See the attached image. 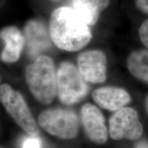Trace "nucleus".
Returning a JSON list of instances; mask_svg holds the SVG:
<instances>
[{
  "mask_svg": "<svg viewBox=\"0 0 148 148\" xmlns=\"http://www.w3.org/2000/svg\"><path fill=\"white\" fill-rule=\"evenodd\" d=\"M89 27L72 7L62 6L51 12L49 32L52 42L57 47L64 51H76L91 40Z\"/></svg>",
  "mask_w": 148,
  "mask_h": 148,
  "instance_id": "nucleus-1",
  "label": "nucleus"
},
{
  "mask_svg": "<svg viewBox=\"0 0 148 148\" xmlns=\"http://www.w3.org/2000/svg\"><path fill=\"white\" fill-rule=\"evenodd\" d=\"M25 80L37 101L47 105L56 95V71L50 57L40 55L25 68Z\"/></svg>",
  "mask_w": 148,
  "mask_h": 148,
  "instance_id": "nucleus-2",
  "label": "nucleus"
},
{
  "mask_svg": "<svg viewBox=\"0 0 148 148\" xmlns=\"http://www.w3.org/2000/svg\"><path fill=\"white\" fill-rule=\"evenodd\" d=\"M87 83L77 66L68 61L60 64L56 71V95L63 104L71 106L86 97Z\"/></svg>",
  "mask_w": 148,
  "mask_h": 148,
  "instance_id": "nucleus-3",
  "label": "nucleus"
},
{
  "mask_svg": "<svg viewBox=\"0 0 148 148\" xmlns=\"http://www.w3.org/2000/svg\"><path fill=\"white\" fill-rule=\"evenodd\" d=\"M0 99L7 112L28 136L38 137L39 130L32 112L19 92L8 84L0 86Z\"/></svg>",
  "mask_w": 148,
  "mask_h": 148,
  "instance_id": "nucleus-4",
  "label": "nucleus"
},
{
  "mask_svg": "<svg viewBox=\"0 0 148 148\" xmlns=\"http://www.w3.org/2000/svg\"><path fill=\"white\" fill-rule=\"evenodd\" d=\"M38 124L49 134L62 139H71L78 133V117L69 109L53 108L44 110L38 116Z\"/></svg>",
  "mask_w": 148,
  "mask_h": 148,
  "instance_id": "nucleus-5",
  "label": "nucleus"
},
{
  "mask_svg": "<svg viewBox=\"0 0 148 148\" xmlns=\"http://www.w3.org/2000/svg\"><path fill=\"white\" fill-rule=\"evenodd\" d=\"M143 133L136 110L123 107L115 111L109 119V134L114 140H137Z\"/></svg>",
  "mask_w": 148,
  "mask_h": 148,
  "instance_id": "nucleus-6",
  "label": "nucleus"
},
{
  "mask_svg": "<svg viewBox=\"0 0 148 148\" xmlns=\"http://www.w3.org/2000/svg\"><path fill=\"white\" fill-rule=\"evenodd\" d=\"M77 69L88 83L99 84L106 79L107 59L99 49H90L80 53L77 57Z\"/></svg>",
  "mask_w": 148,
  "mask_h": 148,
  "instance_id": "nucleus-7",
  "label": "nucleus"
},
{
  "mask_svg": "<svg viewBox=\"0 0 148 148\" xmlns=\"http://www.w3.org/2000/svg\"><path fill=\"white\" fill-rule=\"evenodd\" d=\"M80 118L88 139L98 145L106 143L108 136V128L104 116L97 107L88 103L83 105L80 110Z\"/></svg>",
  "mask_w": 148,
  "mask_h": 148,
  "instance_id": "nucleus-8",
  "label": "nucleus"
},
{
  "mask_svg": "<svg viewBox=\"0 0 148 148\" xmlns=\"http://www.w3.org/2000/svg\"><path fill=\"white\" fill-rule=\"evenodd\" d=\"M24 36L29 56L36 58L51 47V40L49 30L38 20H30L24 27Z\"/></svg>",
  "mask_w": 148,
  "mask_h": 148,
  "instance_id": "nucleus-9",
  "label": "nucleus"
},
{
  "mask_svg": "<svg viewBox=\"0 0 148 148\" xmlns=\"http://www.w3.org/2000/svg\"><path fill=\"white\" fill-rule=\"evenodd\" d=\"M0 38L3 42L1 50V60L5 63H14L21 57L25 45L24 34L14 25L3 27L0 32Z\"/></svg>",
  "mask_w": 148,
  "mask_h": 148,
  "instance_id": "nucleus-10",
  "label": "nucleus"
},
{
  "mask_svg": "<svg viewBox=\"0 0 148 148\" xmlns=\"http://www.w3.org/2000/svg\"><path fill=\"white\" fill-rule=\"evenodd\" d=\"M92 98L99 106L106 110H119L130 102V94L123 88L116 86H103L93 90Z\"/></svg>",
  "mask_w": 148,
  "mask_h": 148,
  "instance_id": "nucleus-11",
  "label": "nucleus"
},
{
  "mask_svg": "<svg viewBox=\"0 0 148 148\" xmlns=\"http://www.w3.org/2000/svg\"><path fill=\"white\" fill-rule=\"evenodd\" d=\"M110 4V0H71L72 8L90 26L95 25L101 12Z\"/></svg>",
  "mask_w": 148,
  "mask_h": 148,
  "instance_id": "nucleus-12",
  "label": "nucleus"
},
{
  "mask_svg": "<svg viewBox=\"0 0 148 148\" xmlns=\"http://www.w3.org/2000/svg\"><path fill=\"white\" fill-rule=\"evenodd\" d=\"M127 67L133 76L148 84V49H138L130 53Z\"/></svg>",
  "mask_w": 148,
  "mask_h": 148,
  "instance_id": "nucleus-13",
  "label": "nucleus"
},
{
  "mask_svg": "<svg viewBox=\"0 0 148 148\" xmlns=\"http://www.w3.org/2000/svg\"><path fill=\"white\" fill-rule=\"evenodd\" d=\"M138 35L141 42L148 48V19L144 21L138 29Z\"/></svg>",
  "mask_w": 148,
  "mask_h": 148,
  "instance_id": "nucleus-14",
  "label": "nucleus"
},
{
  "mask_svg": "<svg viewBox=\"0 0 148 148\" xmlns=\"http://www.w3.org/2000/svg\"><path fill=\"white\" fill-rule=\"evenodd\" d=\"M22 148H41L39 138L29 136L23 140Z\"/></svg>",
  "mask_w": 148,
  "mask_h": 148,
  "instance_id": "nucleus-15",
  "label": "nucleus"
},
{
  "mask_svg": "<svg viewBox=\"0 0 148 148\" xmlns=\"http://www.w3.org/2000/svg\"><path fill=\"white\" fill-rule=\"evenodd\" d=\"M135 4L141 12L148 14V0H135Z\"/></svg>",
  "mask_w": 148,
  "mask_h": 148,
  "instance_id": "nucleus-16",
  "label": "nucleus"
},
{
  "mask_svg": "<svg viewBox=\"0 0 148 148\" xmlns=\"http://www.w3.org/2000/svg\"><path fill=\"white\" fill-rule=\"evenodd\" d=\"M134 148H148V141L147 140H141L138 142L135 145Z\"/></svg>",
  "mask_w": 148,
  "mask_h": 148,
  "instance_id": "nucleus-17",
  "label": "nucleus"
},
{
  "mask_svg": "<svg viewBox=\"0 0 148 148\" xmlns=\"http://www.w3.org/2000/svg\"><path fill=\"white\" fill-rule=\"evenodd\" d=\"M145 108L148 114V95L147 96V97H146V99H145Z\"/></svg>",
  "mask_w": 148,
  "mask_h": 148,
  "instance_id": "nucleus-18",
  "label": "nucleus"
},
{
  "mask_svg": "<svg viewBox=\"0 0 148 148\" xmlns=\"http://www.w3.org/2000/svg\"><path fill=\"white\" fill-rule=\"evenodd\" d=\"M1 148H3V147H1Z\"/></svg>",
  "mask_w": 148,
  "mask_h": 148,
  "instance_id": "nucleus-19",
  "label": "nucleus"
}]
</instances>
